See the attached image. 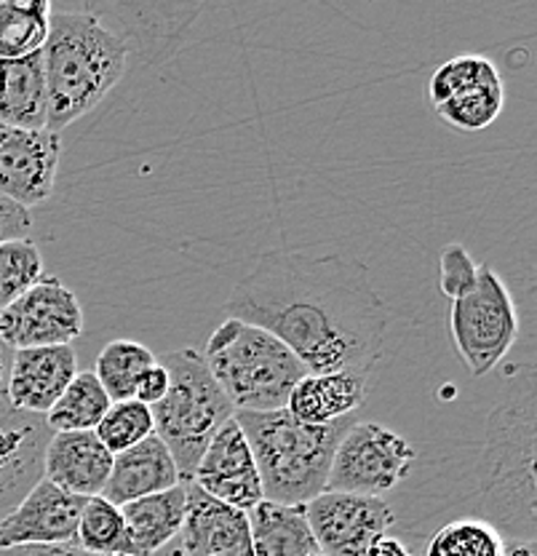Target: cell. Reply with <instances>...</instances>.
I'll return each mask as SVG.
<instances>
[{
  "label": "cell",
  "instance_id": "74e56055",
  "mask_svg": "<svg viewBox=\"0 0 537 556\" xmlns=\"http://www.w3.org/2000/svg\"><path fill=\"white\" fill-rule=\"evenodd\" d=\"M169 556H184V554H182V552H179V548H177V552H175V554H169Z\"/></svg>",
  "mask_w": 537,
  "mask_h": 556
},
{
  "label": "cell",
  "instance_id": "e0dca14e",
  "mask_svg": "<svg viewBox=\"0 0 537 556\" xmlns=\"http://www.w3.org/2000/svg\"><path fill=\"white\" fill-rule=\"evenodd\" d=\"M78 375L73 345L25 348L11 353L5 399L22 415L46 417Z\"/></svg>",
  "mask_w": 537,
  "mask_h": 556
},
{
  "label": "cell",
  "instance_id": "9c48e42d",
  "mask_svg": "<svg viewBox=\"0 0 537 556\" xmlns=\"http://www.w3.org/2000/svg\"><path fill=\"white\" fill-rule=\"evenodd\" d=\"M429 102L438 118L458 131H484L506 108V84L489 56H452L433 70Z\"/></svg>",
  "mask_w": 537,
  "mask_h": 556
},
{
  "label": "cell",
  "instance_id": "d6a6232c",
  "mask_svg": "<svg viewBox=\"0 0 537 556\" xmlns=\"http://www.w3.org/2000/svg\"><path fill=\"white\" fill-rule=\"evenodd\" d=\"M33 230V217L27 208L16 206L5 195H0V243L27 239Z\"/></svg>",
  "mask_w": 537,
  "mask_h": 556
},
{
  "label": "cell",
  "instance_id": "484cf974",
  "mask_svg": "<svg viewBox=\"0 0 537 556\" xmlns=\"http://www.w3.org/2000/svg\"><path fill=\"white\" fill-rule=\"evenodd\" d=\"M110 396L94 372H78L65 388L54 407L46 413V426L51 433L94 431L110 407Z\"/></svg>",
  "mask_w": 537,
  "mask_h": 556
},
{
  "label": "cell",
  "instance_id": "4fadbf2b",
  "mask_svg": "<svg viewBox=\"0 0 537 556\" xmlns=\"http://www.w3.org/2000/svg\"><path fill=\"white\" fill-rule=\"evenodd\" d=\"M62 137L56 131L0 126V195L27 208L46 204L60 172Z\"/></svg>",
  "mask_w": 537,
  "mask_h": 556
},
{
  "label": "cell",
  "instance_id": "d6986e66",
  "mask_svg": "<svg viewBox=\"0 0 537 556\" xmlns=\"http://www.w3.org/2000/svg\"><path fill=\"white\" fill-rule=\"evenodd\" d=\"M113 455L102 447L94 431L51 433L43 450L40 477L78 497H97L105 490Z\"/></svg>",
  "mask_w": 537,
  "mask_h": 556
},
{
  "label": "cell",
  "instance_id": "5bb4252c",
  "mask_svg": "<svg viewBox=\"0 0 537 556\" xmlns=\"http://www.w3.org/2000/svg\"><path fill=\"white\" fill-rule=\"evenodd\" d=\"M86 497L71 495L43 477L0 519V548L75 546Z\"/></svg>",
  "mask_w": 537,
  "mask_h": 556
},
{
  "label": "cell",
  "instance_id": "cb8c5ba5",
  "mask_svg": "<svg viewBox=\"0 0 537 556\" xmlns=\"http://www.w3.org/2000/svg\"><path fill=\"white\" fill-rule=\"evenodd\" d=\"M254 556H323L305 519V506L257 503L250 511Z\"/></svg>",
  "mask_w": 537,
  "mask_h": 556
},
{
  "label": "cell",
  "instance_id": "603a6c76",
  "mask_svg": "<svg viewBox=\"0 0 537 556\" xmlns=\"http://www.w3.org/2000/svg\"><path fill=\"white\" fill-rule=\"evenodd\" d=\"M184 503H188V492H184V482H179L171 490L155 492V495L120 506L135 556L161 554L175 538H179Z\"/></svg>",
  "mask_w": 537,
  "mask_h": 556
},
{
  "label": "cell",
  "instance_id": "277c9868",
  "mask_svg": "<svg viewBox=\"0 0 537 556\" xmlns=\"http://www.w3.org/2000/svg\"><path fill=\"white\" fill-rule=\"evenodd\" d=\"M235 422L244 431L257 463L263 501L279 506H308L327 490L334 450L356 417H345L329 426H308L286 409H276L235 413Z\"/></svg>",
  "mask_w": 537,
  "mask_h": 556
},
{
  "label": "cell",
  "instance_id": "52a82bcc",
  "mask_svg": "<svg viewBox=\"0 0 537 556\" xmlns=\"http://www.w3.org/2000/svg\"><path fill=\"white\" fill-rule=\"evenodd\" d=\"M449 334L468 372L484 378L511 353L519 338V308L493 265H478V281L465 298L449 303Z\"/></svg>",
  "mask_w": 537,
  "mask_h": 556
},
{
  "label": "cell",
  "instance_id": "ffe728a7",
  "mask_svg": "<svg viewBox=\"0 0 537 556\" xmlns=\"http://www.w3.org/2000/svg\"><path fill=\"white\" fill-rule=\"evenodd\" d=\"M179 482H182V477H179L175 457L153 433L135 447L113 455V468H110L107 484L100 497L120 508L131 501H140V497L171 490Z\"/></svg>",
  "mask_w": 537,
  "mask_h": 556
},
{
  "label": "cell",
  "instance_id": "ac0fdd59",
  "mask_svg": "<svg viewBox=\"0 0 537 556\" xmlns=\"http://www.w3.org/2000/svg\"><path fill=\"white\" fill-rule=\"evenodd\" d=\"M184 492L188 503L179 552L184 556H254L250 514L215 501L193 482H184Z\"/></svg>",
  "mask_w": 537,
  "mask_h": 556
},
{
  "label": "cell",
  "instance_id": "d590c367",
  "mask_svg": "<svg viewBox=\"0 0 537 556\" xmlns=\"http://www.w3.org/2000/svg\"><path fill=\"white\" fill-rule=\"evenodd\" d=\"M367 556H412L407 548V543L398 541L394 535H383L372 548H369Z\"/></svg>",
  "mask_w": 537,
  "mask_h": 556
},
{
  "label": "cell",
  "instance_id": "6da1fadb",
  "mask_svg": "<svg viewBox=\"0 0 537 556\" xmlns=\"http://www.w3.org/2000/svg\"><path fill=\"white\" fill-rule=\"evenodd\" d=\"M228 318L279 338L308 375H372L385 351L391 311L369 268L345 254L273 249L241 278L225 303Z\"/></svg>",
  "mask_w": 537,
  "mask_h": 556
},
{
  "label": "cell",
  "instance_id": "7a4b0ae2",
  "mask_svg": "<svg viewBox=\"0 0 537 556\" xmlns=\"http://www.w3.org/2000/svg\"><path fill=\"white\" fill-rule=\"evenodd\" d=\"M537 382L527 367L508 386L484 431L471 503L506 541H535L537 532Z\"/></svg>",
  "mask_w": 537,
  "mask_h": 556
},
{
  "label": "cell",
  "instance_id": "9a60e30c",
  "mask_svg": "<svg viewBox=\"0 0 537 556\" xmlns=\"http://www.w3.org/2000/svg\"><path fill=\"white\" fill-rule=\"evenodd\" d=\"M80 9L118 35L129 46V54H140L148 62L175 54L182 35L201 14V5L164 3H80Z\"/></svg>",
  "mask_w": 537,
  "mask_h": 556
},
{
  "label": "cell",
  "instance_id": "30bf717a",
  "mask_svg": "<svg viewBox=\"0 0 537 556\" xmlns=\"http://www.w3.org/2000/svg\"><path fill=\"white\" fill-rule=\"evenodd\" d=\"M84 308L56 276H40L22 298L0 311V343L9 351L73 345L84 334Z\"/></svg>",
  "mask_w": 537,
  "mask_h": 556
},
{
  "label": "cell",
  "instance_id": "d4e9b609",
  "mask_svg": "<svg viewBox=\"0 0 537 556\" xmlns=\"http://www.w3.org/2000/svg\"><path fill=\"white\" fill-rule=\"evenodd\" d=\"M158 356L144 343L137 340H113L102 348L97 358V380L105 388L110 402H131L137 396V388L148 369L155 367Z\"/></svg>",
  "mask_w": 537,
  "mask_h": 556
},
{
  "label": "cell",
  "instance_id": "e575fe53",
  "mask_svg": "<svg viewBox=\"0 0 537 556\" xmlns=\"http://www.w3.org/2000/svg\"><path fill=\"white\" fill-rule=\"evenodd\" d=\"M0 556H94L80 552L78 546H20L0 548Z\"/></svg>",
  "mask_w": 537,
  "mask_h": 556
},
{
  "label": "cell",
  "instance_id": "7402d4cb",
  "mask_svg": "<svg viewBox=\"0 0 537 556\" xmlns=\"http://www.w3.org/2000/svg\"><path fill=\"white\" fill-rule=\"evenodd\" d=\"M49 124L43 54L0 60V126L40 131Z\"/></svg>",
  "mask_w": 537,
  "mask_h": 556
},
{
  "label": "cell",
  "instance_id": "5b68a950",
  "mask_svg": "<svg viewBox=\"0 0 537 556\" xmlns=\"http://www.w3.org/2000/svg\"><path fill=\"white\" fill-rule=\"evenodd\" d=\"M201 356L235 413L286 409L292 388L308 375L279 338L239 318L219 324Z\"/></svg>",
  "mask_w": 537,
  "mask_h": 556
},
{
  "label": "cell",
  "instance_id": "1f68e13d",
  "mask_svg": "<svg viewBox=\"0 0 537 556\" xmlns=\"http://www.w3.org/2000/svg\"><path fill=\"white\" fill-rule=\"evenodd\" d=\"M478 281V265L463 243H447L442 249V292L449 303L465 298Z\"/></svg>",
  "mask_w": 537,
  "mask_h": 556
},
{
  "label": "cell",
  "instance_id": "83f0119b",
  "mask_svg": "<svg viewBox=\"0 0 537 556\" xmlns=\"http://www.w3.org/2000/svg\"><path fill=\"white\" fill-rule=\"evenodd\" d=\"M75 546L94 556H135L124 514L100 495L84 503Z\"/></svg>",
  "mask_w": 537,
  "mask_h": 556
},
{
  "label": "cell",
  "instance_id": "8992f818",
  "mask_svg": "<svg viewBox=\"0 0 537 556\" xmlns=\"http://www.w3.org/2000/svg\"><path fill=\"white\" fill-rule=\"evenodd\" d=\"M158 364L169 375V391L150 407L153 433L175 457L182 482H188L219 428L235 417V409L193 348L164 353Z\"/></svg>",
  "mask_w": 537,
  "mask_h": 556
},
{
  "label": "cell",
  "instance_id": "44dd1931",
  "mask_svg": "<svg viewBox=\"0 0 537 556\" xmlns=\"http://www.w3.org/2000/svg\"><path fill=\"white\" fill-rule=\"evenodd\" d=\"M367 375H305L289 393L286 413L308 426H329V422L354 417L356 409H361V404L367 402Z\"/></svg>",
  "mask_w": 537,
  "mask_h": 556
},
{
  "label": "cell",
  "instance_id": "4dcf8cb0",
  "mask_svg": "<svg viewBox=\"0 0 537 556\" xmlns=\"http://www.w3.org/2000/svg\"><path fill=\"white\" fill-rule=\"evenodd\" d=\"M43 276V257L30 239L0 243V311L9 308Z\"/></svg>",
  "mask_w": 537,
  "mask_h": 556
},
{
  "label": "cell",
  "instance_id": "ba28073f",
  "mask_svg": "<svg viewBox=\"0 0 537 556\" xmlns=\"http://www.w3.org/2000/svg\"><path fill=\"white\" fill-rule=\"evenodd\" d=\"M414 455L412 444L388 426L356 420L337 442L323 492L383 497L407 479Z\"/></svg>",
  "mask_w": 537,
  "mask_h": 556
},
{
  "label": "cell",
  "instance_id": "7c38bea8",
  "mask_svg": "<svg viewBox=\"0 0 537 556\" xmlns=\"http://www.w3.org/2000/svg\"><path fill=\"white\" fill-rule=\"evenodd\" d=\"M11 353L0 343V519L27 495L43 473V450L49 426L43 417L22 415L5 399Z\"/></svg>",
  "mask_w": 537,
  "mask_h": 556
},
{
  "label": "cell",
  "instance_id": "2e32d148",
  "mask_svg": "<svg viewBox=\"0 0 537 556\" xmlns=\"http://www.w3.org/2000/svg\"><path fill=\"white\" fill-rule=\"evenodd\" d=\"M188 482L201 486L215 501L239 508L244 514H250L257 503H263V482H259L257 463H254L250 442H246L235 417L219 428Z\"/></svg>",
  "mask_w": 537,
  "mask_h": 556
},
{
  "label": "cell",
  "instance_id": "f1b7e54d",
  "mask_svg": "<svg viewBox=\"0 0 537 556\" xmlns=\"http://www.w3.org/2000/svg\"><path fill=\"white\" fill-rule=\"evenodd\" d=\"M506 538L489 521L460 517L433 532L425 556H502Z\"/></svg>",
  "mask_w": 537,
  "mask_h": 556
},
{
  "label": "cell",
  "instance_id": "8d00e7d4",
  "mask_svg": "<svg viewBox=\"0 0 537 556\" xmlns=\"http://www.w3.org/2000/svg\"><path fill=\"white\" fill-rule=\"evenodd\" d=\"M502 556H537L535 541H506Z\"/></svg>",
  "mask_w": 537,
  "mask_h": 556
},
{
  "label": "cell",
  "instance_id": "3957f363",
  "mask_svg": "<svg viewBox=\"0 0 537 556\" xmlns=\"http://www.w3.org/2000/svg\"><path fill=\"white\" fill-rule=\"evenodd\" d=\"M49 124L56 131L89 115L129 70V46L80 3H51L43 49Z\"/></svg>",
  "mask_w": 537,
  "mask_h": 556
},
{
  "label": "cell",
  "instance_id": "4316f807",
  "mask_svg": "<svg viewBox=\"0 0 537 556\" xmlns=\"http://www.w3.org/2000/svg\"><path fill=\"white\" fill-rule=\"evenodd\" d=\"M49 0L0 3V60H22L36 54L49 38Z\"/></svg>",
  "mask_w": 537,
  "mask_h": 556
},
{
  "label": "cell",
  "instance_id": "836d02e7",
  "mask_svg": "<svg viewBox=\"0 0 537 556\" xmlns=\"http://www.w3.org/2000/svg\"><path fill=\"white\" fill-rule=\"evenodd\" d=\"M166 391H169V375H166V369L155 362V367L148 369L140 388H137L135 402L144 404V407H153V404H158L161 399L166 396Z\"/></svg>",
  "mask_w": 537,
  "mask_h": 556
},
{
  "label": "cell",
  "instance_id": "8fae6325",
  "mask_svg": "<svg viewBox=\"0 0 537 556\" xmlns=\"http://www.w3.org/2000/svg\"><path fill=\"white\" fill-rule=\"evenodd\" d=\"M305 519L323 556H367L380 538L388 535L396 514L383 497L321 492L305 506Z\"/></svg>",
  "mask_w": 537,
  "mask_h": 556
},
{
  "label": "cell",
  "instance_id": "f546056e",
  "mask_svg": "<svg viewBox=\"0 0 537 556\" xmlns=\"http://www.w3.org/2000/svg\"><path fill=\"white\" fill-rule=\"evenodd\" d=\"M94 437L100 439L110 455H118V452L153 437V413L135 399L131 402H113L100 426L94 428Z\"/></svg>",
  "mask_w": 537,
  "mask_h": 556
}]
</instances>
